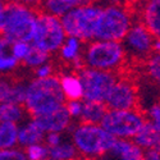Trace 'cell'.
<instances>
[{
    "instance_id": "6da1fadb",
    "label": "cell",
    "mask_w": 160,
    "mask_h": 160,
    "mask_svg": "<svg viewBox=\"0 0 160 160\" xmlns=\"http://www.w3.org/2000/svg\"><path fill=\"white\" fill-rule=\"evenodd\" d=\"M38 9L21 2H7L5 12L0 16V36L7 41L31 42L36 27Z\"/></svg>"
},
{
    "instance_id": "7a4b0ae2",
    "label": "cell",
    "mask_w": 160,
    "mask_h": 160,
    "mask_svg": "<svg viewBox=\"0 0 160 160\" xmlns=\"http://www.w3.org/2000/svg\"><path fill=\"white\" fill-rule=\"evenodd\" d=\"M64 105L65 99L60 88L58 76H52L46 79L33 78L26 86V99L23 106L30 118L50 113Z\"/></svg>"
},
{
    "instance_id": "3957f363",
    "label": "cell",
    "mask_w": 160,
    "mask_h": 160,
    "mask_svg": "<svg viewBox=\"0 0 160 160\" xmlns=\"http://www.w3.org/2000/svg\"><path fill=\"white\" fill-rule=\"evenodd\" d=\"M71 131V141L81 159L94 160L106 156L117 141L100 124L74 123Z\"/></svg>"
},
{
    "instance_id": "277c9868",
    "label": "cell",
    "mask_w": 160,
    "mask_h": 160,
    "mask_svg": "<svg viewBox=\"0 0 160 160\" xmlns=\"http://www.w3.org/2000/svg\"><path fill=\"white\" fill-rule=\"evenodd\" d=\"M127 60L122 42L94 40L85 44L82 55L85 68L121 74Z\"/></svg>"
},
{
    "instance_id": "5b68a950",
    "label": "cell",
    "mask_w": 160,
    "mask_h": 160,
    "mask_svg": "<svg viewBox=\"0 0 160 160\" xmlns=\"http://www.w3.org/2000/svg\"><path fill=\"white\" fill-rule=\"evenodd\" d=\"M136 19L132 9L122 3L105 4L98 19L95 40L122 42Z\"/></svg>"
},
{
    "instance_id": "8992f818",
    "label": "cell",
    "mask_w": 160,
    "mask_h": 160,
    "mask_svg": "<svg viewBox=\"0 0 160 160\" xmlns=\"http://www.w3.org/2000/svg\"><path fill=\"white\" fill-rule=\"evenodd\" d=\"M102 5L92 2H83L72 9L60 21L67 37L78 38L83 44L95 40L96 24Z\"/></svg>"
},
{
    "instance_id": "52a82bcc",
    "label": "cell",
    "mask_w": 160,
    "mask_h": 160,
    "mask_svg": "<svg viewBox=\"0 0 160 160\" xmlns=\"http://www.w3.org/2000/svg\"><path fill=\"white\" fill-rule=\"evenodd\" d=\"M67 38L62 21L45 12L38 10L36 27L31 44L46 54H58L59 49Z\"/></svg>"
},
{
    "instance_id": "ba28073f",
    "label": "cell",
    "mask_w": 160,
    "mask_h": 160,
    "mask_svg": "<svg viewBox=\"0 0 160 160\" xmlns=\"http://www.w3.org/2000/svg\"><path fill=\"white\" fill-rule=\"evenodd\" d=\"M146 121L140 109L108 110L100 126L115 140H133Z\"/></svg>"
},
{
    "instance_id": "9c48e42d",
    "label": "cell",
    "mask_w": 160,
    "mask_h": 160,
    "mask_svg": "<svg viewBox=\"0 0 160 160\" xmlns=\"http://www.w3.org/2000/svg\"><path fill=\"white\" fill-rule=\"evenodd\" d=\"M154 36L137 19L131 26L124 36L122 45L128 60L136 63H145L152 55Z\"/></svg>"
},
{
    "instance_id": "30bf717a",
    "label": "cell",
    "mask_w": 160,
    "mask_h": 160,
    "mask_svg": "<svg viewBox=\"0 0 160 160\" xmlns=\"http://www.w3.org/2000/svg\"><path fill=\"white\" fill-rule=\"evenodd\" d=\"M78 76L82 83L83 101H95L102 104L105 102L106 96L118 78V74L88 68H82L78 72Z\"/></svg>"
},
{
    "instance_id": "8fae6325",
    "label": "cell",
    "mask_w": 160,
    "mask_h": 160,
    "mask_svg": "<svg viewBox=\"0 0 160 160\" xmlns=\"http://www.w3.org/2000/svg\"><path fill=\"white\" fill-rule=\"evenodd\" d=\"M108 110H135L138 109L140 91L132 78L118 74L115 83L105 99Z\"/></svg>"
},
{
    "instance_id": "7c38bea8",
    "label": "cell",
    "mask_w": 160,
    "mask_h": 160,
    "mask_svg": "<svg viewBox=\"0 0 160 160\" xmlns=\"http://www.w3.org/2000/svg\"><path fill=\"white\" fill-rule=\"evenodd\" d=\"M33 121L37 123V126L44 131V133H63L69 131L73 126V121L71 119L69 114L67 113L65 106L52 110L50 113L38 115L36 118H32Z\"/></svg>"
},
{
    "instance_id": "4fadbf2b",
    "label": "cell",
    "mask_w": 160,
    "mask_h": 160,
    "mask_svg": "<svg viewBox=\"0 0 160 160\" xmlns=\"http://www.w3.org/2000/svg\"><path fill=\"white\" fill-rule=\"evenodd\" d=\"M85 44L74 37H67L62 48L58 51L59 59L72 68V72L78 73L83 67L82 55H83Z\"/></svg>"
},
{
    "instance_id": "5bb4252c",
    "label": "cell",
    "mask_w": 160,
    "mask_h": 160,
    "mask_svg": "<svg viewBox=\"0 0 160 160\" xmlns=\"http://www.w3.org/2000/svg\"><path fill=\"white\" fill-rule=\"evenodd\" d=\"M137 21L141 22L154 37H160V0L142 3Z\"/></svg>"
},
{
    "instance_id": "9a60e30c",
    "label": "cell",
    "mask_w": 160,
    "mask_h": 160,
    "mask_svg": "<svg viewBox=\"0 0 160 160\" xmlns=\"http://www.w3.org/2000/svg\"><path fill=\"white\" fill-rule=\"evenodd\" d=\"M26 86L21 81L9 78H0V104L10 102L23 105L26 99Z\"/></svg>"
},
{
    "instance_id": "2e32d148",
    "label": "cell",
    "mask_w": 160,
    "mask_h": 160,
    "mask_svg": "<svg viewBox=\"0 0 160 160\" xmlns=\"http://www.w3.org/2000/svg\"><path fill=\"white\" fill-rule=\"evenodd\" d=\"M45 138L44 131L37 126V123L32 118L26 121L18 126V148L26 149L28 146L42 143Z\"/></svg>"
},
{
    "instance_id": "e0dca14e",
    "label": "cell",
    "mask_w": 160,
    "mask_h": 160,
    "mask_svg": "<svg viewBox=\"0 0 160 160\" xmlns=\"http://www.w3.org/2000/svg\"><path fill=\"white\" fill-rule=\"evenodd\" d=\"M58 77H59L60 88H62L65 101L83 100L82 83H81L78 73L71 71V72H65Z\"/></svg>"
},
{
    "instance_id": "ac0fdd59",
    "label": "cell",
    "mask_w": 160,
    "mask_h": 160,
    "mask_svg": "<svg viewBox=\"0 0 160 160\" xmlns=\"http://www.w3.org/2000/svg\"><path fill=\"white\" fill-rule=\"evenodd\" d=\"M145 152L132 140H117L106 156L114 160H142Z\"/></svg>"
},
{
    "instance_id": "d6986e66",
    "label": "cell",
    "mask_w": 160,
    "mask_h": 160,
    "mask_svg": "<svg viewBox=\"0 0 160 160\" xmlns=\"http://www.w3.org/2000/svg\"><path fill=\"white\" fill-rule=\"evenodd\" d=\"M132 141L135 142L143 152L152 151V150L160 151V132L155 131L152 127H150L146 123Z\"/></svg>"
},
{
    "instance_id": "ffe728a7",
    "label": "cell",
    "mask_w": 160,
    "mask_h": 160,
    "mask_svg": "<svg viewBox=\"0 0 160 160\" xmlns=\"http://www.w3.org/2000/svg\"><path fill=\"white\" fill-rule=\"evenodd\" d=\"M82 3V0H46V2H42L40 4L41 7L40 10L62 19L72 9L81 5Z\"/></svg>"
},
{
    "instance_id": "44dd1931",
    "label": "cell",
    "mask_w": 160,
    "mask_h": 160,
    "mask_svg": "<svg viewBox=\"0 0 160 160\" xmlns=\"http://www.w3.org/2000/svg\"><path fill=\"white\" fill-rule=\"evenodd\" d=\"M27 115L28 114L23 105L10 102L0 104V123H12L19 126L26 121Z\"/></svg>"
},
{
    "instance_id": "7402d4cb",
    "label": "cell",
    "mask_w": 160,
    "mask_h": 160,
    "mask_svg": "<svg viewBox=\"0 0 160 160\" xmlns=\"http://www.w3.org/2000/svg\"><path fill=\"white\" fill-rule=\"evenodd\" d=\"M106 112L105 104L102 102H95V101H83L82 108V115L79 122L87 123V124H100L104 119Z\"/></svg>"
},
{
    "instance_id": "603a6c76",
    "label": "cell",
    "mask_w": 160,
    "mask_h": 160,
    "mask_svg": "<svg viewBox=\"0 0 160 160\" xmlns=\"http://www.w3.org/2000/svg\"><path fill=\"white\" fill-rule=\"evenodd\" d=\"M18 148V126L0 123V150Z\"/></svg>"
},
{
    "instance_id": "cb8c5ba5",
    "label": "cell",
    "mask_w": 160,
    "mask_h": 160,
    "mask_svg": "<svg viewBox=\"0 0 160 160\" xmlns=\"http://www.w3.org/2000/svg\"><path fill=\"white\" fill-rule=\"evenodd\" d=\"M49 158L54 160H78L81 159L72 141L64 140L57 148L49 149Z\"/></svg>"
},
{
    "instance_id": "d4e9b609",
    "label": "cell",
    "mask_w": 160,
    "mask_h": 160,
    "mask_svg": "<svg viewBox=\"0 0 160 160\" xmlns=\"http://www.w3.org/2000/svg\"><path fill=\"white\" fill-rule=\"evenodd\" d=\"M143 68L146 77L160 88V54H152L143 63Z\"/></svg>"
},
{
    "instance_id": "484cf974",
    "label": "cell",
    "mask_w": 160,
    "mask_h": 160,
    "mask_svg": "<svg viewBox=\"0 0 160 160\" xmlns=\"http://www.w3.org/2000/svg\"><path fill=\"white\" fill-rule=\"evenodd\" d=\"M48 62H50V55L46 54L45 51L40 50V49H37L36 46L32 45V48H31V50H30V52H28L27 58L23 60L22 64H23L24 67H27V68H31V69L35 71L36 68L41 67L42 64H45V63H48Z\"/></svg>"
},
{
    "instance_id": "4316f807",
    "label": "cell",
    "mask_w": 160,
    "mask_h": 160,
    "mask_svg": "<svg viewBox=\"0 0 160 160\" xmlns=\"http://www.w3.org/2000/svg\"><path fill=\"white\" fill-rule=\"evenodd\" d=\"M143 117L146 124L160 132V101H152L146 106V109L143 110Z\"/></svg>"
},
{
    "instance_id": "83f0119b",
    "label": "cell",
    "mask_w": 160,
    "mask_h": 160,
    "mask_svg": "<svg viewBox=\"0 0 160 160\" xmlns=\"http://www.w3.org/2000/svg\"><path fill=\"white\" fill-rule=\"evenodd\" d=\"M31 48H32V44L31 42H26V41L12 42L10 44V48H9V54L21 64V63H23V60L26 58H27Z\"/></svg>"
},
{
    "instance_id": "f1b7e54d",
    "label": "cell",
    "mask_w": 160,
    "mask_h": 160,
    "mask_svg": "<svg viewBox=\"0 0 160 160\" xmlns=\"http://www.w3.org/2000/svg\"><path fill=\"white\" fill-rule=\"evenodd\" d=\"M24 155L27 160H46L49 158V149L46 145L42 143H36L32 146L24 149Z\"/></svg>"
},
{
    "instance_id": "f546056e",
    "label": "cell",
    "mask_w": 160,
    "mask_h": 160,
    "mask_svg": "<svg viewBox=\"0 0 160 160\" xmlns=\"http://www.w3.org/2000/svg\"><path fill=\"white\" fill-rule=\"evenodd\" d=\"M19 63L13 58L10 54L0 55V78L2 76H8L18 68Z\"/></svg>"
},
{
    "instance_id": "4dcf8cb0",
    "label": "cell",
    "mask_w": 160,
    "mask_h": 160,
    "mask_svg": "<svg viewBox=\"0 0 160 160\" xmlns=\"http://www.w3.org/2000/svg\"><path fill=\"white\" fill-rule=\"evenodd\" d=\"M65 110L69 114L71 119L74 121H78L81 119L82 115V108H83V100H72V101H65Z\"/></svg>"
},
{
    "instance_id": "1f68e13d",
    "label": "cell",
    "mask_w": 160,
    "mask_h": 160,
    "mask_svg": "<svg viewBox=\"0 0 160 160\" xmlns=\"http://www.w3.org/2000/svg\"><path fill=\"white\" fill-rule=\"evenodd\" d=\"M33 73H35L33 78H37V79H46V78H50L52 76H57L55 74V67L50 62L42 64L41 67H38V68H36L33 71Z\"/></svg>"
},
{
    "instance_id": "d6a6232c",
    "label": "cell",
    "mask_w": 160,
    "mask_h": 160,
    "mask_svg": "<svg viewBox=\"0 0 160 160\" xmlns=\"http://www.w3.org/2000/svg\"><path fill=\"white\" fill-rule=\"evenodd\" d=\"M0 160H27L24 155V150L21 148L0 150Z\"/></svg>"
},
{
    "instance_id": "836d02e7",
    "label": "cell",
    "mask_w": 160,
    "mask_h": 160,
    "mask_svg": "<svg viewBox=\"0 0 160 160\" xmlns=\"http://www.w3.org/2000/svg\"><path fill=\"white\" fill-rule=\"evenodd\" d=\"M64 141V135L63 133H46L45 138H44V143L46 145L48 149H52V148H57L58 145H60Z\"/></svg>"
},
{
    "instance_id": "e575fe53",
    "label": "cell",
    "mask_w": 160,
    "mask_h": 160,
    "mask_svg": "<svg viewBox=\"0 0 160 160\" xmlns=\"http://www.w3.org/2000/svg\"><path fill=\"white\" fill-rule=\"evenodd\" d=\"M9 48H10V42L7 41L3 36H0V55L9 54Z\"/></svg>"
},
{
    "instance_id": "d590c367",
    "label": "cell",
    "mask_w": 160,
    "mask_h": 160,
    "mask_svg": "<svg viewBox=\"0 0 160 160\" xmlns=\"http://www.w3.org/2000/svg\"><path fill=\"white\" fill-rule=\"evenodd\" d=\"M145 160H160V151L159 150H152V151H148L143 155Z\"/></svg>"
},
{
    "instance_id": "8d00e7d4",
    "label": "cell",
    "mask_w": 160,
    "mask_h": 160,
    "mask_svg": "<svg viewBox=\"0 0 160 160\" xmlns=\"http://www.w3.org/2000/svg\"><path fill=\"white\" fill-rule=\"evenodd\" d=\"M152 54H160V37H154Z\"/></svg>"
},
{
    "instance_id": "74e56055",
    "label": "cell",
    "mask_w": 160,
    "mask_h": 160,
    "mask_svg": "<svg viewBox=\"0 0 160 160\" xmlns=\"http://www.w3.org/2000/svg\"><path fill=\"white\" fill-rule=\"evenodd\" d=\"M5 8H7V2H3V0H0V16L3 14L5 12Z\"/></svg>"
},
{
    "instance_id": "f35d334b",
    "label": "cell",
    "mask_w": 160,
    "mask_h": 160,
    "mask_svg": "<svg viewBox=\"0 0 160 160\" xmlns=\"http://www.w3.org/2000/svg\"><path fill=\"white\" fill-rule=\"evenodd\" d=\"M46 160H54V159H50V158H48V159H46Z\"/></svg>"
},
{
    "instance_id": "ab89813d",
    "label": "cell",
    "mask_w": 160,
    "mask_h": 160,
    "mask_svg": "<svg viewBox=\"0 0 160 160\" xmlns=\"http://www.w3.org/2000/svg\"><path fill=\"white\" fill-rule=\"evenodd\" d=\"M142 160H145V159H142Z\"/></svg>"
}]
</instances>
